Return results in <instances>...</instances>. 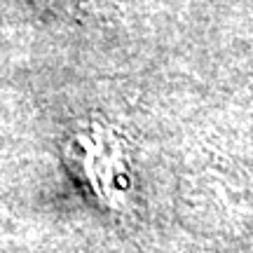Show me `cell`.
Returning <instances> with one entry per match:
<instances>
[{"mask_svg":"<svg viewBox=\"0 0 253 253\" xmlns=\"http://www.w3.org/2000/svg\"><path fill=\"white\" fill-rule=\"evenodd\" d=\"M68 164L96 204L108 213H126L134 204L136 173L129 143L103 120L82 122L66 148Z\"/></svg>","mask_w":253,"mask_h":253,"instance_id":"obj_1","label":"cell"}]
</instances>
